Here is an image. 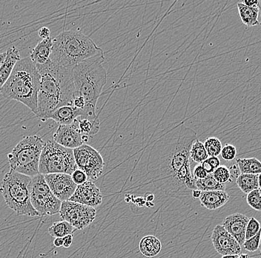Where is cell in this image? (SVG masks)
<instances>
[{"label": "cell", "mask_w": 261, "mask_h": 258, "mask_svg": "<svg viewBox=\"0 0 261 258\" xmlns=\"http://www.w3.org/2000/svg\"><path fill=\"white\" fill-rule=\"evenodd\" d=\"M53 46V38L51 37L41 40L31 52L30 58L35 65H42L50 58Z\"/></svg>", "instance_id": "cell-20"}, {"label": "cell", "mask_w": 261, "mask_h": 258, "mask_svg": "<svg viewBox=\"0 0 261 258\" xmlns=\"http://www.w3.org/2000/svg\"><path fill=\"white\" fill-rule=\"evenodd\" d=\"M257 180H258L259 189H261V174H258V177H257Z\"/></svg>", "instance_id": "cell-50"}, {"label": "cell", "mask_w": 261, "mask_h": 258, "mask_svg": "<svg viewBox=\"0 0 261 258\" xmlns=\"http://www.w3.org/2000/svg\"><path fill=\"white\" fill-rule=\"evenodd\" d=\"M214 178L217 182L220 184H226V182H231V173H230L229 168L225 166H220L219 168H217L213 174Z\"/></svg>", "instance_id": "cell-30"}, {"label": "cell", "mask_w": 261, "mask_h": 258, "mask_svg": "<svg viewBox=\"0 0 261 258\" xmlns=\"http://www.w3.org/2000/svg\"><path fill=\"white\" fill-rule=\"evenodd\" d=\"M230 173H231V176L234 178H238V176L240 175L241 172H240L239 169H238V167L237 166V165H234L231 168H229Z\"/></svg>", "instance_id": "cell-43"}, {"label": "cell", "mask_w": 261, "mask_h": 258, "mask_svg": "<svg viewBox=\"0 0 261 258\" xmlns=\"http://www.w3.org/2000/svg\"><path fill=\"white\" fill-rule=\"evenodd\" d=\"M145 200L147 201V202H153L154 200V195L153 194H147L146 196H145Z\"/></svg>", "instance_id": "cell-46"}, {"label": "cell", "mask_w": 261, "mask_h": 258, "mask_svg": "<svg viewBox=\"0 0 261 258\" xmlns=\"http://www.w3.org/2000/svg\"><path fill=\"white\" fill-rule=\"evenodd\" d=\"M246 202H247L248 205L254 210L261 212V197L259 189L253 191L248 194Z\"/></svg>", "instance_id": "cell-31"}, {"label": "cell", "mask_w": 261, "mask_h": 258, "mask_svg": "<svg viewBox=\"0 0 261 258\" xmlns=\"http://www.w3.org/2000/svg\"><path fill=\"white\" fill-rule=\"evenodd\" d=\"M238 258H249V257L248 254H243V253H241V254H240L239 255H238Z\"/></svg>", "instance_id": "cell-49"}, {"label": "cell", "mask_w": 261, "mask_h": 258, "mask_svg": "<svg viewBox=\"0 0 261 258\" xmlns=\"http://www.w3.org/2000/svg\"><path fill=\"white\" fill-rule=\"evenodd\" d=\"M59 214L62 220L68 222L76 230L87 228L97 217L95 208L69 200L62 202Z\"/></svg>", "instance_id": "cell-11"}, {"label": "cell", "mask_w": 261, "mask_h": 258, "mask_svg": "<svg viewBox=\"0 0 261 258\" xmlns=\"http://www.w3.org/2000/svg\"><path fill=\"white\" fill-rule=\"evenodd\" d=\"M249 218L243 214L236 213L225 218L223 226L240 245L246 241V230Z\"/></svg>", "instance_id": "cell-16"}, {"label": "cell", "mask_w": 261, "mask_h": 258, "mask_svg": "<svg viewBox=\"0 0 261 258\" xmlns=\"http://www.w3.org/2000/svg\"><path fill=\"white\" fill-rule=\"evenodd\" d=\"M132 202L138 206L142 207L143 205H146V200L144 198H141V197H137V198L132 199Z\"/></svg>", "instance_id": "cell-42"}, {"label": "cell", "mask_w": 261, "mask_h": 258, "mask_svg": "<svg viewBox=\"0 0 261 258\" xmlns=\"http://www.w3.org/2000/svg\"><path fill=\"white\" fill-rule=\"evenodd\" d=\"M44 145L45 142L37 135L24 137L8 155L11 169L31 177L40 174L39 166Z\"/></svg>", "instance_id": "cell-7"}, {"label": "cell", "mask_w": 261, "mask_h": 258, "mask_svg": "<svg viewBox=\"0 0 261 258\" xmlns=\"http://www.w3.org/2000/svg\"><path fill=\"white\" fill-rule=\"evenodd\" d=\"M257 8H258V9H259V12H260V17H261V0H260V1H258V6H257ZM260 25H261V20L260 22Z\"/></svg>", "instance_id": "cell-51"}, {"label": "cell", "mask_w": 261, "mask_h": 258, "mask_svg": "<svg viewBox=\"0 0 261 258\" xmlns=\"http://www.w3.org/2000/svg\"><path fill=\"white\" fill-rule=\"evenodd\" d=\"M162 249V243L156 237L148 235L140 242V251L143 256L154 257L160 254Z\"/></svg>", "instance_id": "cell-21"}, {"label": "cell", "mask_w": 261, "mask_h": 258, "mask_svg": "<svg viewBox=\"0 0 261 258\" xmlns=\"http://www.w3.org/2000/svg\"><path fill=\"white\" fill-rule=\"evenodd\" d=\"M71 178H72L73 182L76 185L83 184L88 181V176L86 175V173L83 172V171L78 169V168L71 174Z\"/></svg>", "instance_id": "cell-35"}, {"label": "cell", "mask_w": 261, "mask_h": 258, "mask_svg": "<svg viewBox=\"0 0 261 258\" xmlns=\"http://www.w3.org/2000/svg\"><path fill=\"white\" fill-rule=\"evenodd\" d=\"M207 161H208L210 165L213 167L214 169L216 170L217 168H219L221 165H220V160L218 157H215V156H212V157H208L207 158Z\"/></svg>", "instance_id": "cell-38"}, {"label": "cell", "mask_w": 261, "mask_h": 258, "mask_svg": "<svg viewBox=\"0 0 261 258\" xmlns=\"http://www.w3.org/2000/svg\"><path fill=\"white\" fill-rule=\"evenodd\" d=\"M54 245H55V247H61V246H63V238H55V241H54Z\"/></svg>", "instance_id": "cell-44"}, {"label": "cell", "mask_w": 261, "mask_h": 258, "mask_svg": "<svg viewBox=\"0 0 261 258\" xmlns=\"http://www.w3.org/2000/svg\"><path fill=\"white\" fill-rule=\"evenodd\" d=\"M238 12L241 21L245 26L248 27L260 25L258 20L259 9L258 8H249L245 6L242 3H238Z\"/></svg>", "instance_id": "cell-23"}, {"label": "cell", "mask_w": 261, "mask_h": 258, "mask_svg": "<svg viewBox=\"0 0 261 258\" xmlns=\"http://www.w3.org/2000/svg\"><path fill=\"white\" fill-rule=\"evenodd\" d=\"M39 36L44 40V39L48 38V37H50V31L48 28L47 27H42L41 28L40 30H39Z\"/></svg>", "instance_id": "cell-37"}, {"label": "cell", "mask_w": 261, "mask_h": 258, "mask_svg": "<svg viewBox=\"0 0 261 258\" xmlns=\"http://www.w3.org/2000/svg\"><path fill=\"white\" fill-rule=\"evenodd\" d=\"M103 51L89 37L77 31H65L53 39L50 60L68 71L78 64L98 55Z\"/></svg>", "instance_id": "cell-4"}, {"label": "cell", "mask_w": 261, "mask_h": 258, "mask_svg": "<svg viewBox=\"0 0 261 258\" xmlns=\"http://www.w3.org/2000/svg\"><path fill=\"white\" fill-rule=\"evenodd\" d=\"M242 3L247 7L253 8V9H255L258 6V0H244Z\"/></svg>", "instance_id": "cell-41"}, {"label": "cell", "mask_w": 261, "mask_h": 258, "mask_svg": "<svg viewBox=\"0 0 261 258\" xmlns=\"http://www.w3.org/2000/svg\"><path fill=\"white\" fill-rule=\"evenodd\" d=\"M261 229L260 223L254 217L249 218L246 230V240L250 239L255 236Z\"/></svg>", "instance_id": "cell-32"}, {"label": "cell", "mask_w": 261, "mask_h": 258, "mask_svg": "<svg viewBox=\"0 0 261 258\" xmlns=\"http://www.w3.org/2000/svg\"><path fill=\"white\" fill-rule=\"evenodd\" d=\"M200 165H201L202 167L203 168V169L205 170V172H206L208 174H213L214 171H215V170L214 169L213 167H212L211 165L208 163V161H207V160L204 161Z\"/></svg>", "instance_id": "cell-39"}, {"label": "cell", "mask_w": 261, "mask_h": 258, "mask_svg": "<svg viewBox=\"0 0 261 258\" xmlns=\"http://www.w3.org/2000/svg\"><path fill=\"white\" fill-rule=\"evenodd\" d=\"M259 250H260V254H261V240H260V246H259Z\"/></svg>", "instance_id": "cell-52"}, {"label": "cell", "mask_w": 261, "mask_h": 258, "mask_svg": "<svg viewBox=\"0 0 261 258\" xmlns=\"http://www.w3.org/2000/svg\"><path fill=\"white\" fill-rule=\"evenodd\" d=\"M31 202L40 216H52L60 213L62 202L49 189L42 174L33 176L31 184Z\"/></svg>", "instance_id": "cell-9"}, {"label": "cell", "mask_w": 261, "mask_h": 258, "mask_svg": "<svg viewBox=\"0 0 261 258\" xmlns=\"http://www.w3.org/2000/svg\"><path fill=\"white\" fill-rule=\"evenodd\" d=\"M85 117L86 113L83 109L76 108L73 106H65L50 112L47 115L46 121L52 119L59 125H70L79 118Z\"/></svg>", "instance_id": "cell-17"}, {"label": "cell", "mask_w": 261, "mask_h": 258, "mask_svg": "<svg viewBox=\"0 0 261 258\" xmlns=\"http://www.w3.org/2000/svg\"><path fill=\"white\" fill-rule=\"evenodd\" d=\"M258 175L254 174H240L236 179V183L241 192L248 194L259 189Z\"/></svg>", "instance_id": "cell-25"}, {"label": "cell", "mask_w": 261, "mask_h": 258, "mask_svg": "<svg viewBox=\"0 0 261 258\" xmlns=\"http://www.w3.org/2000/svg\"><path fill=\"white\" fill-rule=\"evenodd\" d=\"M76 228L68 222L62 220V221L55 222L51 226L48 228V233L52 238H65L67 235L72 234Z\"/></svg>", "instance_id": "cell-26"}, {"label": "cell", "mask_w": 261, "mask_h": 258, "mask_svg": "<svg viewBox=\"0 0 261 258\" xmlns=\"http://www.w3.org/2000/svg\"><path fill=\"white\" fill-rule=\"evenodd\" d=\"M76 169L73 150L60 146L53 139L45 142L39 166L40 174H65L71 176Z\"/></svg>", "instance_id": "cell-8"}, {"label": "cell", "mask_w": 261, "mask_h": 258, "mask_svg": "<svg viewBox=\"0 0 261 258\" xmlns=\"http://www.w3.org/2000/svg\"><path fill=\"white\" fill-rule=\"evenodd\" d=\"M236 165L241 174L254 175L261 174V161L257 158H238Z\"/></svg>", "instance_id": "cell-24"}, {"label": "cell", "mask_w": 261, "mask_h": 258, "mask_svg": "<svg viewBox=\"0 0 261 258\" xmlns=\"http://www.w3.org/2000/svg\"><path fill=\"white\" fill-rule=\"evenodd\" d=\"M203 145L207 153H208V157H212V156L218 157V156L221 153L223 145H222L220 139L216 137H210V138H206Z\"/></svg>", "instance_id": "cell-29"}, {"label": "cell", "mask_w": 261, "mask_h": 258, "mask_svg": "<svg viewBox=\"0 0 261 258\" xmlns=\"http://www.w3.org/2000/svg\"><path fill=\"white\" fill-rule=\"evenodd\" d=\"M197 134L182 125L166 138H161L152 148L153 156L158 158L155 168L163 185L174 194H187L197 189L191 168L190 152Z\"/></svg>", "instance_id": "cell-1"}, {"label": "cell", "mask_w": 261, "mask_h": 258, "mask_svg": "<svg viewBox=\"0 0 261 258\" xmlns=\"http://www.w3.org/2000/svg\"><path fill=\"white\" fill-rule=\"evenodd\" d=\"M239 254H233V255H224L222 256L221 258H238Z\"/></svg>", "instance_id": "cell-48"}, {"label": "cell", "mask_w": 261, "mask_h": 258, "mask_svg": "<svg viewBox=\"0 0 261 258\" xmlns=\"http://www.w3.org/2000/svg\"><path fill=\"white\" fill-rule=\"evenodd\" d=\"M189 154H190L191 161H193L197 165L202 164L208 158V153L205 150L203 142H200L198 138L195 139V141L192 143Z\"/></svg>", "instance_id": "cell-28"}, {"label": "cell", "mask_w": 261, "mask_h": 258, "mask_svg": "<svg viewBox=\"0 0 261 258\" xmlns=\"http://www.w3.org/2000/svg\"><path fill=\"white\" fill-rule=\"evenodd\" d=\"M77 125L78 128L84 138L85 144H87L90 138L97 135L100 127V122L98 117L94 119L79 118L77 119Z\"/></svg>", "instance_id": "cell-22"}, {"label": "cell", "mask_w": 261, "mask_h": 258, "mask_svg": "<svg viewBox=\"0 0 261 258\" xmlns=\"http://www.w3.org/2000/svg\"><path fill=\"white\" fill-rule=\"evenodd\" d=\"M192 175H193L195 180H197V179H204V178L206 177L208 174L205 172V170L203 169L201 165H197V166L195 167V168H194Z\"/></svg>", "instance_id": "cell-36"}, {"label": "cell", "mask_w": 261, "mask_h": 258, "mask_svg": "<svg viewBox=\"0 0 261 258\" xmlns=\"http://www.w3.org/2000/svg\"><path fill=\"white\" fill-rule=\"evenodd\" d=\"M6 58V53H2L0 54V68H1L2 66H3V63H4L5 60Z\"/></svg>", "instance_id": "cell-47"}, {"label": "cell", "mask_w": 261, "mask_h": 258, "mask_svg": "<svg viewBox=\"0 0 261 258\" xmlns=\"http://www.w3.org/2000/svg\"><path fill=\"white\" fill-rule=\"evenodd\" d=\"M222 158L226 161H231L236 158L237 156V149L236 147L229 144H226L223 148H222L221 153Z\"/></svg>", "instance_id": "cell-34"}, {"label": "cell", "mask_w": 261, "mask_h": 258, "mask_svg": "<svg viewBox=\"0 0 261 258\" xmlns=\"http://www.w3.org/2000/svg\"><path fill=\"white\" fill-rule=\"evenodd\" d=\"M60 146L68 149L74 150L82 146L84 138L78 128L77 120L70 125H59L53 138Z\"/></svg>", "instance_id": "cell-14"}, {"label": "cell", "mask_w": 261, "mask_h": 258, "mask_svg": "<svg viewBox=\"0 0 261 258\" xmlns=\"http://www.w3.org/2000/svg\"><path fill=\"white\" fill-rule=\"evenodd\" d=\"M195 185L197 189L201 192L226 190V184L217 182L212 174H208L206 177L203 179H197L195 180Z\"/></svg>", "instance_id": "cell-27"}, {"label": "cell", "mask_w": 261, "mask_h": 258, "mask_svg": "<svg viewBox=\"0 0 261 258\" xmlns=\"http://www.w3.org/2000/svg\"><path fill=\"white\" fill-rule=\"evenodd\" d=\"M44 176L49 189L58 200L64 202L72 197L77 185L73 182L71 175L53 174Z\"/></svg>", "instance_id": "cell-13"}, {"label": "cell", "mask_w": 261, "mask_h": 258, "mask_svg": "<svg viewBox=\"0 0 261 258\" xmlns=\"http://www.w3.org/2000/svg\"><path fill=\"white\" fill-rule=\"evenodd\" d=\"M75 163L78 169L86 173L89 181H96L102 175L104 160L102 155L88 144L73 150Z\"/></svg>", "instance_id": "cell-10"}, {"label": "cell", "mask_w": 261, "mask_h": 258, "mask_svg": "<svg viewBox=\"0 0 261 258\" xmlns=\"http://www.w3.org/2000/svg\"><path fill=\"white\" fill-rule=\"evenodd\" d=\"M229 195L225 191H212L202 192L200 195V204L208 210H217L227 203Z\"/></svg>", "instance_id": "cell-18"}, {"label": "cell", "mask_w": 261, "mask_h": 258, "mask_svg": "<svg viewBox=\"0 0 261 258\" xmlns=\"http://www.w3.org/2000/svg\"><path fill=\"white\" fill-rule=\"evenodd\" d=\"M102 198L103 195L100 189L94 182L88 180L76 186V191L69 201L95 208L102 204Z\"/></svg>", "instance_id": "cell-15"}, {"label": "cell", "mask_w": 261, "mask_h": 258, "mask_svg": "<svg viewBox=\"0 0 261 258\" xmlns=\"http://www.w3.org/2000/svg\"><path fill=\"white\" fill-rule=\"evenodd\" d=\"M32 179L11 169L3 179L0 191L8 206L19 216L40 217L31 202Z\"/></svg>", "instance_id": "cell-6"}, {"label": "cell", "mask_w": 261, "mask_h": 258, "mask_svg": "<svg viewBox=\"0 0 261 258\" xmlns=\"http://www.w3.org/2000/svg\"><path fill=\"white\" fill-rule=\"evenodd\" d=\"M104 60V55H98L82 62L71 72L74 95L83 97L86 102L83 109L86 117L83 119H94L98 117L96 107L107 83V72L102 66Z\"/></svg>", "instance_id": "cell-3"}, {"label": "cell", "mask_w": 261, "mask_h": 258, "mask_svg": "<svg viewBox=\"0 0 261 258\" xmlns=\"http://www.w3.org/2000/svg\"><path fill=\"white\" fill-rule=\"evenodd\" d=\"M201 191L199 190V189H195V190H194L193 192H192V197H193L194 199L200 198V195H201Z\"/></svg>", "instance_id": "cell-45"}, {"label": "cell", "mask_w": 261, "mask_h": 258, "mask_svg": "<svg viewBox=\"0 0 261 258\" xmlns=\"http://www.w3.org/2000/svg\"><path fill=\"white\" fill-rule=\"evenodd\" d=\"M73 243V235L69 234L63 238V247L69 248Z\"/></svg>", "instance_id": "cell-40"}, {"label": "cell", "mask_w": 261, "mask_h": 258, "mask_svg": "<svg viewBox=\"0 0 261 258\" xmlns=\"http://www.w3.org/2000/svg\"><path fill=\"white\" fill-rule=\"evenodd\" d=\"M19 60H21L19 51L14 46L8 48L6 52V60L0 68V94H1L2 89L7 82L14 66Z\"/></svg>", "instance_id": "cell-19"}, {"label": "cell", "mask_w": 261, "mask_h": 258, "mask_svg": "<svg viewBox=\"0 0 261 258\" xmlns=\"http://www.w3.org/2000/svg\"><path fill=\"white\" fill-rule=\"evenodd\" d=\"M40 75L30 58H21L3 86L1 94L9 100L22 103L37 115Z\"/></svg>", "instance_id": "cell-5"}, {"label": "cell", "mask_w": 261, "mask_h": 258, "mask_svg": "<svg viewBox=\"0 0 261 258\" xmlns=\"http://www.w3.org/2000/svg\"><path fill=\"white\" fill-rule=\"evenodd\" d=\"M259 191H260V197H261V189H259Z\"/></svg>", "instance_id": "cell-53"}, {"label": "cell", "mask_w": 261, "mask_h": 258, "mask_svg": "<svg viewBox=\"0 0 261 258\" xmlns=\"http://www.w3.org/2000/svg\"><path fill=\"white\" fill-rule=\"evenodd\" d=\"M40 75L37 114L42 122L55 109L73 106L75 89L72 73L55 64L50 59L42 65H36Z\"/></svg>", "instance_id": "cell-2"}, {"label": "cell", "mask_w": 261, "mask_h": 258, "mask_svg": "<svg viewBox=\"0 0 261 258\" xmlns=\"http://www.w3.org/2000/svg\"><path fill=\"white\" fill-rule=\"evenodd\" d=\"M260 240L261 229L255 236L253 237L250 239L245 241L244 244H243L244 245V249L246 251H250V252L257 251V250L259 249V246H260Z\"/></svg>", "instance_id": "cell-33"}, {"label": "cell", "mask_w": 261, "mask_h": 258, "mask_svg": "<svg viewBox=\"0 0 261 258\" xmlns=\"http://www.w3.org/2000/svg\"><path fill=\"white\" fill-rule=\"evenodd\" d=\"M211 239L214 248L220 255H233L242 253L241 245L222 225L215 226Z\"/></svg>", "instance_id": "cell-12"}]
</instances>
